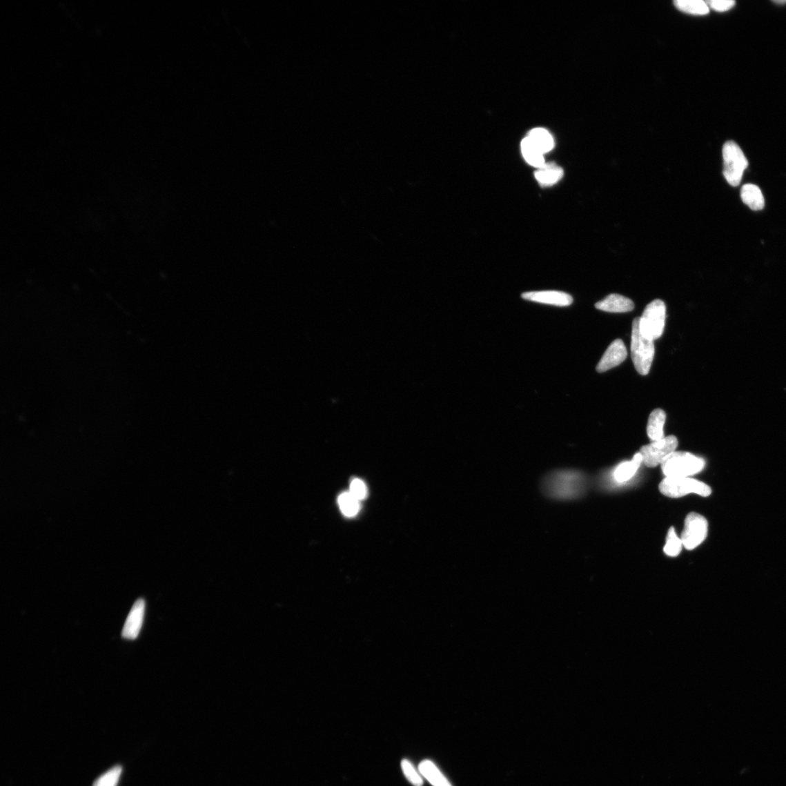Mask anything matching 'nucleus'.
<instances>
[{"mask_svg":"<svg viewBox=\"0 0 786 786\" xmlns=\"http://www.w3.org/2000/svg\"><path fill=\"white\" fill-rule=\"evenodd\" d=\"M564 170L554 163L545 164L536 172V178L542 186H550L560 181Z\"/></svg>","mask_w":786,"mask_h":786,"instance_id":"dca6fc26","label":"nucleus"},{"mask_svg":"<svg viewBox=\"0 0 786 786\" xmlns=\"http://www.w3.org/2000/svg\"><path fill=\"white\" fill-rule=\"evenodd\" d=\"M521 148L524 157L529 165L538 168L544 166V154L528 137L523 139Z\"/></svg>","mask_w":786,"mask_h":786,"instance_id":"a211bd4d","label":"nucleus"},{"mask_svg":"<svg viewBox=\"0 0 786 786\" xmlns=\"http://www.w3.org/2000/svg\"><path fill=\"white\" fill-rule=\"evenodd\" d=\"M419 771L422 777L433 786H452L441 770L431 760L422 761L419 765Z\"/></svg>","mask_w":786,"mask_h":786,"instance_id":"2eb2a0df","label":"nucleus"},{"mask_svg":"<svg viewBox=\"0 0 786 786\" xmlns=\"http://www.w3.org/2000/svg\"><path fill=\"white\" fill-rule=\"evenodd\" d=\"M724 176L732 186L740 184L744 171L749 162L740 146L734 141H729L723 146Z\"/></svg>","mask_w":786,"mask_h":786,"instance_id":"39448f33","label":"nucleus"},{"mask_svg":"<svg viewBox=\"0 0 786 786\" xmlns=\"http://www.w3.org/2000/svg\"><path fill=\"white\" fill-rule=\"evenodd\" d=\"M666 306L660 299L650 302L641 317H639V327L642 335L652 340L659 339L665 327Z\"/></svg>","mask_w":786,"mask_h":786,"instance_id":"423d86ee","label":"nucleus"},{"mask_svg":"<svg viewBox=\"0 0 786 786\" xmlns=\"http://www.w3.org/2000/svg\"><path fill=\"white\" fill-rule=\"evenodd\" d=\"M631 357L636 371L641 375L649 374L655 355L654 340L646 337L639 327V317L633 320L631 335Z\"/></svg>","mask_w":786,"mask_h":786,"instance_id":"f03ea898","label":"nucleus"},{"mask_svg":"<svg viewBox=\"0 0 786 786\" xmlns=\"http://www.w3.org/2000/svg\"><path fill=\"white\" fill-rule=\"evenodd\" d=\"M683 547L681 538H678L675 529L671 527L668 531L667 537H666V544L664 546L663 551L669 556L676 557L681 553Z\"/></svg>","mask_w":786,"mask_h":786,"instance_id":"5701e85b","label":"nucleus"},{"mask_svg":"<svg viewBox=\"0 0 786 786\" xmlns=\"http://www.w3.org/2000/svg\"><path fill=\"white\" fill-rule=\"evenodd\" d=\"M643 462L640 452L637 453L631 461L625 462L618 466L614 472V478L618 483H625L631 480Z\"/></svg>","mask_w":786,"mask_h":786,"instance_id":"ddd939ff","label":"nucleus"},{"mask_svg":"<svg viewBox=\"0 0 786 786\" xmlns=\"http://www.w3.org/2000/svg\"><path fill=\"white\" fill-rule=\"evenodd\" d=\"M596 308L608 313H622L631 312L634 308L633 302L622 295L612 294L604 300L598 302Z\"/></svg>","mask_w":786,"mask_h":786,"instance_id":"f8f14e48","label":"nucleus"},{"mask_svg":"<svg viewBox=\"0 0 786 786\" xmlns=\"http://www.w3.org/2000/svg\"><path fill=\"white\" fill-rule=\"evenodd\" d=\"M666 420L665 412L657 409L649 415L647 423V435L651 442H657L665 438L664 425Z\"/></svg>","mask_w":786,"mask_h":786,"instance_id":"4468645a","label":"nucleus"},{"mask_svg":"<svg viewBox=\"0 0 786 786\" xmlns=\"http://www.w3.org/2000/svg\"><path fill=\"white\" fill-rule=\"evenodd\" d=\"M674 5L678 10L690 15L705 16L709 14L710 11L707 3L703 0H676Z\"/></svg>","mask_w":786,"mask_h":786,"instance_id":"aec40b11","label":"nucleus"},{"mask_svg":"<svg viewBox=\"0 0 786 786\" xmlns=\"http://www.w3.org/2000/svg\"><path fill=\"white\" fill-rule=\"evenodd\" d=\"M660 491L670 498H680L689 494H696L701 497L711 495V488L696 479L691 478L665 477L659 485Z\"/></svg>","mask_w":786,"mask_h":786,"instance_id":"20e7f679","label":"nucleus"},{"mask_svg":"<svg viewBox=\"0 0 786 786\" xmlns=\"http://www.w3.org/2000/svg\"><path fill=\"white\" fill-rule=\"evenodd\" d=\"M522 297L526 300L558 306H569L573 302L571 296L560 291L527 292L522 295Z\"/></svg>","mask_w":786,"mask_h":786,"instance_id":"9b49d317","label":"nucleus"},{"mask_svg":"<svg viewBox=\"0 0 786 786\" xmlns=\"http://www.w3.org/2000/svg\"><path fill=\"white\" fill-rule=\"evenodd\" d=\"M709 523L702 515L690 513L685 518L681 540L688 551L696 549L708 536Z\"/></svg>","mask_w":786,"mask_h":786,"instance_id":"0eeeda50","label":"nucleus"},{"mask_svg":"<svg viewBox=\"0 0 786 786\" xmlns=\"http://www.w3.org/2000/svg\"><path fill=\"white\" fill-rule=\"evenodd\" d=\"M338 502L342 513L347 517H354L361 509L360 501L350 491L343 493L339 497Z\"/></svg>","mask_w":786,"mask_h":786,"instance_id":"4be33fe9","label":"nucleus"},{"mask_svg":"<svg viewBox=\"0 0 786 786\" xmlns=\"http://www.w3.org/2000/svg\"><path fill=\"white\" fill-rule=\"evenodd\" d=\"M402 768L406 778L412 785L422 786L423 779L420 771L417 770L408 759H403Z\"/></svg>","mask_w":786,"mask_h":786,"instance_id":"b1692460","label":"nucleus"},{"mask_svg":"<svg viewBox=\"0 0 786 786\" xmlns=\"http://www.w3.org/2000/svg\"><path fill=\"white\" fill-rule=\"evenodd\" d=\"M628 352L624 342L616 340L611 342L596 366L598 373L607 371L620 365L627 357Z\"/></svg>","mask_w":786,"mask_h":786,"instance_id":"1a4fd4ad","label":"nucleus"},{"mask_svg":"<svg viewBox=\"0 0 786 786\" xmlns=\"http://www.w3.org/2000/svg\"><path fill=\"white\" fill-rule=\"evenodd\" d=\"M124 772V767L117 765L99 776L92 786H118Z\"/></svg>","mask_w":786,"mask_h":786,"instance_id":"412c9836","label":"nucleus"},{"mask_svg":"<svg viewBox=\"0 0 786 786\" xmlns=\"http://www.w3.org/2000/svg\"><path fill=\"white\" fill-rule=\"evenodd\" d=\"M678 442L676 436L665 437L657 442H651L640 449L643 463L647 467L652 469L661 465L664 460L672 454L678 446Z\"/></svg>","mask_w":786,"mask_h":786,"instance_id":"6e6552de","label":"nucleus"},{"mask_svg":"<svg viewBox=\"0 0 786 786\" xmlns=\"http://www.w3.org/2000/svg\"><path fill=\"white\" fill-rule=\"evenodd\" d=\"M587 487V478L574 470L552 471L542 478L541 484L543 494L558 501L578 499L584 494Z\"/></svg>","mask_w":786,"mask_h":786,"instance_id":"f257e3e1","label":"nucleus"},{"mask_svg":"<svg viewBox=\"0 0 786 786\" xmlns=\"http://www.w3.org/2000/svg\"><path fill=\"white\" fill-rule=\"evenodd\" d=\"M743 202L751 210H760L765 207V198L758 186L748 184L743 186L741 190Z\"/></svg>","mask_w":786,"mask_h":786,"instance_id":"f3484780","label":"nucleus"},{"mask_svg":"<svg viewBox=\"0 0 786 786\" xmlns=\"http://www.w3.org/2000/svg\"><path fill=\"white\" fill-rule=\"evenodd\" d=\"M707 3L709 8L718 12H725L735 6L736 2L732 0H711Z\"/></svg>","mask_w":786,"mask_h":786,"instance_id":"a878e982","label":"nucleus"},{"mask_svg":"<svg viewBox=\"0 0 786 786\" xmlns=\"http://www.w3.org/2000/svg\"><path fill=\"white\" fill-rule=\"evenodd\" d=\"M145 611V602L140 598L133 605L126 621L122 635L124 638L133 640L136 639L141 629Z\"/></svg>","mask_w":786,"mask_h":786,"instance_id":"9d476101","label":"nucleus"},{"mask_svg":"<svg viewBox=\"0 0 786 786\" xmlns=\"http://www.w3.org/2000/svg\"><path fill=\"white\" fill-rule=\"evenodd\" d=\"M705 465L703 459L687 451H674L661 464L665 477L688 478L701 472Z\"/></svg>","mask_w":786,"mask_h":786,"instance_id":"7ed1b4c3","label":"nucleus"},{"mask_svg":"<svg viewBox=\"0 0 786 786\" xmlns=\"http://www.w3.org/2000/svg\"><path fill=\"white\" fill-rule=\"evenodd\" d=\"M528 137L543 154L549 153L554 148L553 138L546 129L541 128L532 129L529 132Z\"/></svg>","mask_w":786,"mask_h":786,"instance_id":"6ab92c4d","label":"nucleus"},{"mask_svg":"<svg viewBox=\"0 0 786 786\" xmlns=\"http://www.w3.org/2000/svg\"><path fill=\"white\" fill-rule=\"evenodd\" d=\"M350 492L359 501L365 499L367 495V489L365 484L358 478L354 479L351 482Z\"/></svg>","mask_w":786,"mask_h":786,"instance_id":"393cba45","label":"nucleus"}]
</instances>
